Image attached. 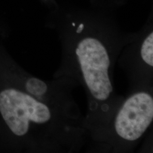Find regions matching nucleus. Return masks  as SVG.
I'll use <instances>...</instances> for the list:
<instances>
[{"instance_id":"obj_4","label":"nucleus","mask_w":153,"mask_h":153,"mask_svg":"<svg viewBox=\"0 0 153 153\" xmlns=\"http://www.w3.org/2000/svg\"><path fill=\"white\" fill-rule=\"evenodd\" d=\"M27 92L38 100H43L48 91V87L42 80L36 77H30L26 82L25 85Z\"/></svg>"},{"instance_id":"obj_2","label":"nucleus","mask_w":153,"mask_h":153,"mask_svg":"<svg viewBox=\"0 0 153 153\" xmlns=\"http://www.w3.org/2000/svg\"><path fill=\"white\" fill-rule=\"evenodd\" d=\"M0 113L11 131L18 136L28 133L30 123L43 125L52 119L48 105L15 89L0 92Z\"/></svg>"},{"instance_id":"obj_1","label":"nucleus","mask_w":153,"mask_h":153,"mask_svg":"<svg viewBox=\"0 0 153 153\" xmlns=\"http://www.w3.org/2000/svg\"><path fill=\"white\" fill-rule=\"evenodd\" d=\"M84 80L97 101L108 100L113 93L109 76L111 61L106 48L98 38L87 36L80 40L75 49Z\"/></svg>"},{"instance_id":"obj_3","label":"nucleus","mask_w":153,"mask_h":153,"mask_svg":"<svg viewBox=\"0 0 153 153\" xmlns=\"http://www.w3.org/2000/svg\"><path fill=\"white\" fill-rule=\"evenodd\" d=\"M153 120L152 96L139 91L129 97L114 120V130L120 138L133 142L145 133Z\"/></svg>"},{"instance_id":"obj_5","label":"nucleus","mask_w":153,"mask_h":153,"mask_svg":"<svg viewBox=\"0 0 153 153\" xmlns=\"http://www.w3.org/2000/svg\"><path fill=\"white\" fill-rule=\"evenodd\" d=\"M141 57L148 66H153V33L151 32L143 41L140 49Z\"/></svg>"}]
</instances>
